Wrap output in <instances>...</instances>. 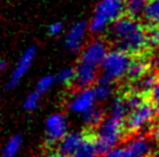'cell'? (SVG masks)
<instances>
[{
	"label": "cell",
	"instance_id": "6da1fadb",
	"mask_svg": "<svg viewBox=\"0 0 159 157\" xmlns=\"http://www.w3.org/2000/svg\"><path fill=\"white\" fill-rule=\"evenodd\" d=\"M108 35L116 50L127 54H139L149 45L148 30L137 19L122 16L108 29Z\"/></svg>",
	"mask_w": 159,
	"mask_h": 157
},
{
	"label": "cell",
	"instance_id": "7a4b0ae2",
	"mask_svg": "<svg viewBox=\"0 0 159 157\" xmlns=\"http://www.w3.org/2000/svg\"><path fill=\"white\" fill-rule=\"evenodd\" d=\"M124 0H100L89 22V32L99 35L108 31L113 23L123 16Z\"/></svg>",
	"mask_w": 159,
	"mask_h": 157
},
{
	"label": "cell",
	"instance_id": "3957f363",
	"mask_svg": "<svg viewBox=\"0 0 159 157\" xmlns=\"http://www.w3.org/2000/svg\"><path fill=\"white\" fill-rule=\"evenodd\" d=\"M123 134H125L124 121L119 119L107 116L101 125L98 127L95 133V141L99 155L105 156L111 150L116 148V144L119 143Z\"/></svg>",
	"mask_w": 159,
	"mask_h": 157
},
{
	"label": "cell",
	"instance_id": "277c9868",
	"mask_svg": "<svg viewBox=\"0 0 159 157\" xmlns=\"http://www.w3.org/2000/svg\"><path fill=\"white\" fill-rule=\"evenodd\" d=\"M131 62V58L129 54L122 52L120 50H111L107 53L100 66V78L99 80L105 82L114 83L120 78L127 75L129 65Z\"/></svg>",
	"mask_w": 159,
	"mask_h": 157
},
{
	"label": "cell",
	"instance_id": "5b68a950",
	"mask_svg": "<svg viewBox=\"0 0 159 157\" xmlns=\"http://www.w3.org/2000/svg\"><path fill=\"white\" fill-rule=\"evenodd\" d=\"M157 112L152 102L145 100L138 108L129 112L124 122L125 134L129 135L141 131L143 127H145L148 124H150L153 120Z\"/></svg>",
	"mask_w": 159,
	"mask_h": 157
},
{
	"label": "cell",
	"instance_id": "8992f818",
	"mask_svg": "<svg viewBox=\"0 0 159 157\" xmlns=\"http://www.w3.org/2000/svg\"><path fill=\"white\" fill-rule=\"evenodd\" d=\"M109 50L107 48L106 42L101 38H94L89 40L80 51L79 62L100 68L102 61L106 58Z\"/></svg>",
	"mask_w": 159,
	"mask_h": 157
},
{
	"label": "cell",
	"instance_id": "52a82bcc",
	"mask_svg": "<svg viewBox=\"0 0 159 157\" xmlns=\"http://www.w3.org/2000/svg\"><path fill=\"white\" fill-rule=\"evenodd\" d=\"M35 56H36V48L34 45L27 48L21 53V56L18 59L13 70H12V73H11L8 81H7L6 89H13V88H15L20 83V81L23 78V76L28 73V70H30L31 64L34 61Z\"/></svg>",
	"mask_w": 159,
	"mask_h": 157
},
{
	"label": "cell",
	"instance_id": "ba28073f",
	"mask_svg": "<svg viewBox=\"0 0 159 157\" xmlns=\"http://www.w3.org/2000/svg\"><path fill=\"white\" fill-rule=\"evenodd\" d=\"M97 102L98 98L94 88H83L75 92V95L69 100L67 106L71 112L83 116L94 106H97Z\"/></svg>",
	"mask_w": 159,
	"mask_h": 157
},
{
	"label": "cell",
	"instance_id": "9c48e42d",
	"mask_svg": "<svg viewBox=\"0 0 159 157\" xmlns=\"http://www.w3.org/2000/svg\"><path fill=\"white\" fill-rule=\"evenodd\" d=\"M89 31V28L87 22H75L67 29L66 34H65V38H64L65 48L70 52H79V51H81L85 45H86L85 40H86V36H87Z\"/></svg>",
	"mask_w": 159,
	"mask_h": 157
},
{
	"label": "cell",
	"instance_id": "30bf717a",
	"mask_svg": "<svg viewBox=\"0 0 159 157\" xmlns=\"http://www.w3.org/2000/svg\"><path fill=\"white\" fill-rule=\"evenodd\" d=\"M151 142L144 136L134 138L127 146L111 150L114 157H148L151 153Z\"/></svg>",
	"mask_w": 159,
	"mask_h": 157
},
{
	"label": "cell",
	"instance_id": "8fae6325",
	"mask_svg": "<svg viewBox=\"0 0 159 157\" xmlns=\"http://www.w3.org/2000/svg\"><path fill=\"white\" fill-rule=\"evenodd\" d=\"M47 129V139L49 143H53L57 141H62L67 133V121L65 116L62 113H53L49 116L45 121Z\"/></svg>",
	"mask_w": 159,
	"mask_h": 157
},
{
	"label": "cell",
	"instance_id": "7c38bea8",
	"mask_svg": "<svg viewBox=\"0 0 159 157\" xmlns=\"http://www.w3.org/2000/svg\"><path fill=\"white\" fill-rule=\"evenodd\" d=\"M75 83L80 88H91L92 84L99 81L100 74L98 73L97 67L86 65L83 62H78V65L75 67Z\"/></svg>",
	"mask_w": 159,
	"mask_h": 157
},
{
	"label": "cell",
	"instance_id": "4fadbf2b",
	"mask_svg": "<svg viewBox=\"0 0 159 157\" xmlns=\"http://www.w3.org/2000/svg\"><path fill=\"white\" fill-rule=\"evenodd\" d=\"M86 136V132H75L69 133L64 139L59 142V153L64 156L71 157L75 153V150L79 148Z\"/></svg>",
	"mask_w": 159,
	"mask_h": 157
},
{
	"label": "cell",
	"instance_id": "5bb4252c",
	"mask_svg": "<svg viewBox=\"0 0 159 157\" xmlns=\"http://www.w3.org/2000/svg\"><path fill=\"white\" fill-rule=\"evenodd\" d=\"M150 64L143 59V58H135L131 59V62L129 65L128 72L125 78H129L130 81L136 82L139 78H142L144 75H146L149 73V68H150Z\"/></svg>",
	"mask_w": 159,
	"mask_h": 157
},
{
	"label": "cell",
	"instance_id": "9a60e30c",
	"mask_svg": "<svg viewBox=\"0 0 159 157\" xmlns=\"http://www.w3.org/2000/svg\"><path fill=\"white\" fill-rule=\"evenodd\" d=\"M99 151H98L97 141H95V134H92L89 132H86V136L83 143L75 153L71 157H98Z\"/></svg>",
	"mask_w": 159,
	"mask_h": 157
},
{
	"label": "cell",
	"instance_id": "2e32d148",
	"mask_svg": "<svg viewBox=\"0 0 159 157\" xmlns=\"http://www.w3.org/2000/svg\"><path fill=\"white\" fill-rule=\"evenodd\" d=\"M149 0H124V12L133 19L144 16Z\"/></svg>",
	"mask_w": 159,
	"mask_h": 157
},
{
	"label": "cell",
	"instance_id": "e0dca14e",
	"mask_svg": "<svg viewBox=\"0 0 159 157\" xmlns=\"http://www.w3.org/2000/svg\"><path fill=\"white\" fill-rule=\"evenodd\" d=\"M159 78L156 73H148L142 78L135 82V91L144 95L146 92H150L155 89V87L158 84Z\"/></svg>",
	"mask_w": 159,
	"mask_h": 157
},
{
	"label": "cell",
	"instance_id": "ac0fdd59",
	"mask_svg": "<svg viewBox=\"0 0 159 157\" xmlns=\"http://www.w3.org/2000/svg\"><path fill=\"white\" fill-rule=\"evenodd\" d=\"M83 121L89 127H99L101 125V122L105 120V113L100 108L94 106L93 109L87 111L83 116Z\"/></svg>",
	"mask_w": 159,
	"mask_h": 157
},
{
	"label": "cell",
	"instance_id": "d6986e66",
	"mask_svg": "<svg viewBox=\"0 0 159 157\" xmlns=\"http://www.w3.org/2000/svg\"><path fill=\"white\" fill-rule=\"evenodd\" d=\"M21 146H22V136L13 135L5 143L4 149H2L4 157H15V155L20 151Z\"/></svg>",
	"mask_w": 159,
	"mask_h": 157
},
{
	"label": "cell",
	"instance_id": "ffe728a7",
	"mask_svg": "<svg viewBox=\"0 0 159 157\" xmlns=\"http://www.w3.org/2000/svg\"><path fill=\"white\" fill-rule=\"evenodd\" d=\"M145 21L151 26L159 24V0H149L144 13Z\"/></svg>",
	"mask_w": 159,
	"mask_h": 157
},
{
	"label": "cell",
	"instance_id": "44dd1931",
	"mask_svg": "<svg viewBox=\"0 0 159 157\" xmlns=\"http://www.w3.org/2000/svg\"><path fill=\"white\" fill-rule=\"evenodd\" d=\"M94 91H95L98 100H108L113 95V83L99 80L97 82V86L94 87Z\"/></svg>",
	"mask_w": 159,
	"mask_h": 157
},
{
	"label": "cell",
	"instance_id": "7402d4cb",
	"mask_svg": "<svg viewBox=\"0 0 159 157\" xmlns=\"http://www.w3.org/2000/svg\"><path fill=\"white\" fill-rule=\"evenodd\" d=\"M55 78H56V81L58 83L67 86L71 82H75V68H73V67H64V68H62L58 72Z\"/></svg>",
	"mask_w": 159,
	"mask_h": 157
},
{
	"label": "cell",
	"instance_id": "603a6c76",
	"mask_svg": "<svg viewBox=\"0 0 159 157\" xmlns=\"http://www.w3.org/2000/svg\"><path fill=\"white\" fill-rule=\"evenodd\" d=\"M55 82H56V78L53 75H50V74L44 75V76H42V78H40L37 80L34 90H36L41 95H43L44 92H47L48 90L51 89V87L53 86Z\"/></svg>",
	"mask_w": 159,
	"mask_h": 157
},
{
	"label": "cell",
	"instance_id": "cb8c5ba5",
	"mask_svg": "<svg viewBox=\"0 0 159 157\" xmlns=\"http://www.w3.org/2000/svg\"><path fill=\"white\" fill-rule=\"evenodd\" d=\"M41 96L42 95L39 94L36 90H33L31 92H29L23 100V109L26 111H34L40 104Z\"/></svg>",
	"mask_w": 159,
	"mask_h": 157
},
{
	"label": "cell",
	"instance_id": "d4e9b609",
	"mask_svg": "<svg viewBox=\"0 0 159 157\" xmlns=\"http://www.w3.org/2000/svg\"><path fill=\"white\" fill-rule=\"evenodd\" d=\"M148 38H149L150 45L159 48V24L150 27V29L148 30Z\"/></svg>",
	"mask_w": 159,
	"mask_h": 157
},
{
	"label": "cell",
	"instance_id": "484cf974",
	"mask_svg": "<svg viewBox=\"0 0 159 157\" xmlns=\"http://www.w3.org/2000/svg\"><path fill=\"white\" fill-rule=\"evenodd\" d=\"M63 29H64V26H63L62 22L55 21L49 24L48 32H49V35H51V36H58L63 32Z\"/></svg>",
	"mask_w": 159,
	"mask_h": 157
},
{
	"label": "cell",
	"instance_id": "4316f807",
	"mask_svg": "<svg viewBox=\"0 0 159 157\" xmlns=\"http://www.w3.org/2000/svg\"><path fill=\"white\" fill-rule=\"evenodd\" d=\"M150 100L152 102L153 106H155L157 114H159V82H158V84L155 87V89L151 91Z\"/></svg>",
	"mask_w": 159,
	"mask_h": 157
},
{
	"label": "cell",
	"instance_id": "83f0119b",
	"mask_svg": "<svg viewBox=\"0 0 159 157\" xmlns=\"http://www.w3.org/2000/svg\"><path fill=\"white\" fill-rule=\"evenodd\" d=\"M150 65L153 67V70H155L157 73H159V51L152 56L151 61H150Z\"/></svg>",
	"mask_w": 159,
	"mask_h": 157
},
{
	"label": "cell",
	"instance_id": "f1b7e54d",
	"mask_svg": "<svg viewBox=\"0 0 159 157\" xmlns=\"http://www.w3.org/2000/svg\"><path fill=\"white\" fill-rule=\"evenodd\" d=\"M152 135H153V138L156 140H159V124L155 126L153 131H152Z\"/></svg>",
	"mask_w": 159,
	"mask_h": 157
},
{
	"label": "cell",
	"instance_id": "f546056e",
	"mask_svg": "<svg viewBox=\"0 0 159 157\" xmlns=\"http://www.w3.org/2000/svg\"><path fill=\"white\" fill-rule=\"evenodd\" d=\"M47 157H66L64 156L62 153H59V151H55V153H50L49 155H47Z\"/></svg>",
	"mask_w": 159,
	"mask_h": 157
},
{
	"label": "cell",
	"instance_id": "4dcf8cb0",
	"mask_svg": "<svg viewBox=\"0 0 159 157\" xmlns=\"http://www.w3.org/2000/svg\"><path fill=\"white\" fill-rule=\"evenodd\" d=\"M6 67H7V61L1 60V62H0V70H6Z\"/></svg>",
	"mask_w": 159,
	"mask_h": 157
},
{
	"label": "cell",
	"instance_id": "1f68e13d",
	"mask_svg": "<svg viewBox=\"0 0 159 157\" xmlns=\"http://www.w3.org/2000/svg\"><path fill=\"white\" fill-rule=\"evenodd\" d=\"M101 157H114V155H113V153H108L107 155H105V156H101Z\"/></svg>",
	"mask_w": 159,
	"mask_h": 157
}]
</instances>
